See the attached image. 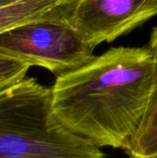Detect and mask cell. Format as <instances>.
Returning a JSON list of instances; mask_svg holds the SVG:
<instances>
[{
    "mask_svg": "<svg viewBox=\"0 0 157 158\" xmlns=\"http://www.w3.org/2000/svg\"><path fill=\"white\" fill-rule=\"evenodd\" d=\"M53 111L73 133L128 153L157 91V55L148 46L113 47L57 76Z\"/></svg>",
    "mask_w": 157,
    "mask_h": 158,
    "instance_id": "cell-1",
    "label": "cell"
},
{
    "mask_svg": "<svg viewBox=\"0 0 157 158\" xmlns=\"http://www.w3.org/2000/svg\"><path fill=\"white\" fill-rule=\"evenodd\" d=\"M31 66L0 53V93L26 78Z\"/></svg>",
    "mask_w": 157,
    "mask_h": 158,
    "instance_id": "cell-7",
    "label": "cell"
},
{
    "mask_svg": "<svg viewBox=\"0 0 157 158\" xmlns=\"http://www.w3.org/2000/svg\"><path fill=\"white\" fill-rule=\"evenodd\" d=\"M52 88L33 78L0 93V158H107L56 117Z\"/></svg>",
    "mask_w": 157,
    "mask_h": 158,
    "instance_id": "cell-2",
    "label": "cell"
},
{
    "mask_svg": "<svg viewBox=\"0 0 157 158\" xmlns=\"http://www.w3.org/2000/svg\"><path fill=\"white\" fill-rule=\"evenodd\" d=\"M68 19H43L21 24L0 33V53L56 77L73 71L95 56Z\"/></svg>",
    "mask_w": 157,
    "mask_h": 158,
    "instance_id": "cell-3",
    "label": "cell"
},
{
    "mask_svg": "<svg viewBox=\"0 0 157 158\" xmlns=\"http://www.w3.org/2000/svg\"><path fill=\"white\" fill-rule=\"evenodd\" d=\"M18 0H0V6H6V5H9L11 3H14Z\"/></svg>",
    "mask_w": 157,
    "mask_h": 158,
    "instance_id": "cell-8",
    "label": "cell"
},
{
    "mask_svg": "<svg viewBox=\"0 0 157 158\" xmlns=\"http://www.w3.org/2000/svg\"><path fill=\"white\" fill-rule=\"evenodd\" d=\"M79 0H18L0 6V33L43 19H68Z\"/></svg>",
    "mask_w": 157,
    "mask_h": 158,
    "instance_id": "cell-5",
    "label": "cell"
},
{
    "mask_svg": "<svg viewBox=\"0 0 157 158\" xmlns=\"http://www.w3.org/2000/svg\"><path fill=\"white\" fill-rule=\"evenodd\" d=\"M147 46L157 55V26L151 33ZM127 154L130 158H157V91L146 118Z\"/></svg>",
    "mask_w": 157,
    "mask_h": 158,
    "instance_id": "cell-6",
    "label": "cell"
},
{
    "mask_svg": "<svg viewBox=\"0 0 157 158\" xmlns=\"http://www.w3.org/2000/svg\"><path fill=\"white\" fill-rule=\"evenodd\" d=\"M156 15L157 0H79L68 21L95 48Z\"/></svg>",
    "mask_w": 157,
    "mask_h": 158,
    "instance_id": "cell-4",
    "label": "cell"
}]
</instances>
